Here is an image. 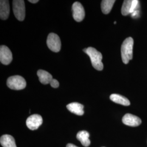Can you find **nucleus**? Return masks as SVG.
I'll return each mask as SVG.
<instances>
[{
	"mask_svg": "<svg viewBox=\"0 0 147 147\" xmlns=\"http://www.w3.org/2000/svg\"><path fill=\"white\" fill-rule=\"evenodd\" d=\"M37 75L39 78V81L44 84H50L53 80V76L50 73L47 71L43 70H39L37 71Z\"/></svg>",
	"mask_w": 147,
	"mask_h": 147,
	"instance_id": "nucleus-12",
	"label": "nucleus"
},
{
	"mask_svg": "<svg viewBox=\"0 0 147 147\" xmlns=\"http://www.w3.org/2000/svg\"><path fill=\"white\" fill-rule=\"evenodd\" d=\"M111 100L113 101L114 102L124 105V106H129L130 105V102L126 98L121 95L117 94H112L110 95Z\"/></svg>",
	"mask_w": 147,
	"mask_h": 147,
	"instance_id": "nucleus-15",
	"label": "nucleus"
},
{
	"mask_svg": "<svg viewBox=\"0 0 147 147\" xmlns=\"http://www.w3.org/2000/svg\"><path fill=\"white\" fill-rule=\"evenodd\" d=\"M67 108L70 112L78 116H82L84 114V105L78 102H72L67 106Z\"/></svg>",
	"mask_w": 147,
	"mask_h": 147,
	"instance_id": "nucleus-11",
	"label": "nucleus"
},
{
	"mask_svg": "<svg viewBox=\"0 0 147 147\" xmlns=\"http://www.w3.org/2000/svg\"><path fill=\"white\" fill-rule=\"evenodd\" d=\"M50 84L51 86L52 87L55 88H58V87H59V84L58 81L57 80H56V79H53L52 80V81H51Z\"/></svg>",
	"mask_w": 147,
	"mask_h": 147,
	"instance_id": "nucleus-18",
	"label": "nucleus"
},
{
	"mask_svg": "<svg viewBox=\"0 0 147 147\" xmlns=\"http://www.w3.org/2000/svg\"><path fill=\"white\" fill-rule=\"evenodd\" d=\"M116 23H117V22H116V21H115V22H114V24H116Z\"/></svg>",
	"mask_w": 147,
	"mask_h": 147,
	"instance_id": "nucleus-22",
	"label": "nucleus"
},
{
	"mask_svg": "<svg viewBox=\"0 0 147 147\" xmlns=\"http://www.w3.org/2000/svg\"><path fill=\"white\" fill-rule=\"evenodd\" d=\"M134 39L131 37H128L124 40L121 47V55L123 62L127 64L133 58Z\"/></svg>",
	"mask_w": 147,
	"mask_h": 147,
	"instance_id": "nucleus-1",
	"label": "nucleus"
},
{
	"mask_svg": "<svg viewBox=\"0 0 147 147\" xmlns=\"http://www.w3.org/2000/svg\"><path fill=\"white\" fill-rule=\"evenodd\" d=\"M7 86L13 90H21L26 86V82L21 76L15 75L9 77L7 81Z\"/></svg>",
	"mask_w": 147,
	"mask_h": 147,
	"instance_id": "nucleus-3",
	"label": "nucleus"
},
{
	"mask_svg": "<svg viewBox=\"0 0 147 147\" xmlns=\"http://www.w3.org/2000/svg\"><path fill=\"white\" fill-rule=\"evenodd\" d=\"M84 51L89 56L93 67L96 70L101 71L104 68V65L102 62V55L95 48L89 47L84 49Z\"/></svg>",
	"mask_w": 147,
	"mask_h": 147,
	"instance_id": "nucleus-2",
	"label": "nucleus"
},
{
	"mask_svg": "<svg viewBox=\"0 0 147 147\" xmlns=\"http://www.w3.org/2000/svg\"><path fill=\"white\" fill-rule=\"evenodd\" d=\"M122 121L125 125L133 127L139 126L142 123L141 119L139 117L130 113H127L123 116Z\"/></svg>",
	"mask_w": 147,
	"mask_h": 147,
	"instance_id": "nucleus-9",
	"label": "nucleus"
},
{
	"mask_svg": "<svg viewBox=\"0 0 147 147\" xmlns=\"http://www.w3.org/2000/svg\"><path fill=\"white\" fill-rule=\"evenodd\" d=\"M10 13V7L8 1L1 0L0 1V18L1 20H7Z\"/></svg>",
	"mask_w": 147,
	"mask_h": 147,
	"instance_id": "nucleus-10",
	"label": "nucleus"
},
{
	"mask_svg": "<svg viewBox=\"0 0 147 147\" xmlns=\"http://www.w3.org/2000/svg\"><path fill=\"white\" fill-rule=\"evenodd\" d=\"M73 16L74 20L77 22H81L85 16V11L83 5L79 2H74L72 6Z\"/></svg>",
	"mask_w": 147,
	"mask_h": 147,
	"instance_id": "nucleus-6",
	"label": "nucleus"
},
{
	"mask_svg": "<svg viewBox=\"0 0 147 147\" xmlns=\"http://www.w3.org/2000/svg\"><path fill=\"white\" fill-rule=\"evenodd\" d=\"M13 59L12 53L10 49L5 45L0 47V61L4 65H8Z\"/></svg>",
	"mask_w": 147,
	"mask_h": 147,
	"instance_id": "nucleus-8",
	"label": "nucleus"
},
{
	"mask_svg": "<svg viewBox=\"0 0 147 147\" xmlns=\"http://www.w3.org/2000/svg\"><path fill=\"white\" fill-rule=\"evenodd\" d=\"M42 123V118L39 115H33L30 116L26 120V125L31 130L37 129Z\"/></svg>",
	"mask_w": 147,
	"mask_h": 147,
	"instance_id": "nucleus-7",
	"label": "nucleus"
},
{
	"mask_svg": "<svg viewBox=\"0 0 147 147\" xmlns=\"http://www.w3.org/2000/svg\"><path fill=\"white\" fill-rule=\"evenodd\" d=\"M30 2H31L32 3H36L37 2H39L38 0H29L28 1Z\"/></svg>",
	"mask_w": 147,
	"mask_h": 147,
	"instance_id": "nucleus-21",
	"label": "nucleus"
},
{
	"mask_svg": "<svg viewBox=\"0 0 147 147\" xmlns=\"http://www.w3.org/2000/svg\"><path fill=\"white\" fill-rule=\"evenodd\" d=\"M116 1L115 0H103L101 3V8L102 12L107 14L110 12L113 5Z\"/></svg>",
	"mask_w": 147,
	"mask_h": 147,
	"instance_id": "nucleus-16",
	"label": "nucleus"
},
{
	"mask_svg": "<svg viewBox=\"0 0 147 147\" xmlns=\"http://www.w3.org/2000/svg\"><path fill=\"white\" fill-rule=\"evenodd\" d=\"M13 10L16 18L19 21H23L25 18V5L23 0H14Z\"/></svg>",
	"mask_w": 147,
	"mask_h": 147,
	"instance_id": "nucleus-4",
	"label": "nucleus"
},
{
	"mask_svg": "<svg viewBox=\"0 0 147 147\" xmlns=\"http://www.w3.org/2000/svg\"><path fill=\"white\" fill-rule=\"evenodd\" d=\"M47 45L50 50L55 53H58L61 48V42L57 34L51 33L47 38Z\"/></svg>",
	"mask_w": 147,
	"mask_h": 147,
	"instance_id": "nucleus-5",
	"label": "nucleus"
},
{
	"mask_svg": "<svg viewBox=\"0 0 147 147\" xmlns=\"http://www.w3.org/2000/svg\"><path fill=\"white\" fill-rule=\"evenodd\" d=\"M139 13H140L139 10H136L134 11L132 13H131L132 17L134 18H136L138 17V16H139Z\"/></svg>",
	"mask_w": 147,
	"mask_h": 147,
	"instance_id": "nucleus-19",
	"label": "nucleus"
},
{
	"mask_svg": "<svg viewBox=\"0 0 147 147\" xmlns=\"http://www.w3.org/2000/svg\"><path fill=\"white\" fill-rule=\"evenodd\" d=\"M78 147L77 146H76L75 145H74L73 144H71V143H69L67 145V147Z\"/></svg>",
	"mask_w": 147,
	"mask_h": 147,
	"instance_id": "nucleus-20",
	"label": "nucleus"
},
{
	"mask_svg": "<svg viewBox=\"0 0 147 147\" xmlns=\"http://www.w3.org/2000/svg\"><path fill=\"white\" fill-rule=\"evenodd\" d=\"M89 134L87 131H80L76 135L77 139L80 141L81 144L84 147H87L90 144V141L89 140Z\"/></svg>",
	"mask_w": 147,
	"mask_h": 147,
	"instance_id": "nucleus-14",
	"label": "nucleus"
},
{
	"mask_svg": "<svg viewBox=\"0 0 147 147\" xmlns=\"http://www.w3.org/2000/svg\"><path fill=\"white\" fill-rule=\"evenodd\" d=\"M132 5V1L131 0H125L124 1L121 10L123 16H126L130 14Z\"/></svg>",
	"mask_w": 147,
	"mask_h": 147,
	"instance_id": "nucleus-17",
	"label": "nucleus"
},
{
	"mask_svg": "<svg viewBox=\"0 0 147 147\" xmlns=\"http://www.w3.org/2000/svg\"></svg>",
	"mask_w": 147,
	"mask_h": 147,
	"instance_id": "nucleus-23",
	"label": "nucleus"
},
{
	"mask_svg": "<svg viewBox=\"0 0 147 147\" xmlns=\"http://www.w3.org/2000/svg\"><path fill=\"white\" fill-rule=\"evenodd\" d=\"M0 143L3 147H16L14 137L9 135H4L1 137Z\"/></svg>",
	"mask_w": 147,
	"mask_h": 147,
	"instance_id": "nucleus-13",
	"label": "nucleus"
}]
</instances>
